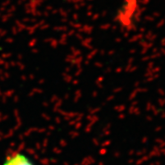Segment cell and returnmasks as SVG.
Returning a JSON list of instances; mask_svg holds the SVG:
<instances>
[{"label":"cell","instance_id":"obj_1","mask_svg":"<svg viewBox=\"0 0 165 165\" xmlns=\"http://www.w3.org/2000/svg\"><path fill=\"white\" fill-rule=\"evenodd\" d=\"M3 165H35L23 152L14 151L6 157Z\"/></svg>","mask_w":165,"mask_h":165}]
</instances>
